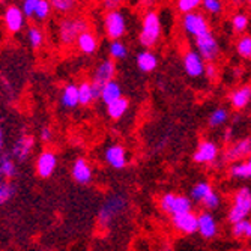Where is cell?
<instances>
[{
	"instance_id": "cell-1",
	"label": "cell",
	"mask_w": 251,
	"mask_h": 251,
	"mask_svg": "<svg viewBox=\"0 0 251 251\" xmlns=\"http://www.w3.org/2000/svg\"><path fill=\"white\" fill-rule=\"evenodd\" d=\"M89 29V21L81 15H68L63 17L57 25V36L62 45L71 47L78 39V36Z\"/></svg>"
},
{
	"instance_id": "cell-2",
	"label": "cell",
	"mask_w": 251,
	"mask_h": 251,
	"mask_svg": "<svg viewBox=\"0 0 251 251\" xmlns=\"http://www.w3.org/2000/svg\"><path fill=\"white\" fill-rule=\"evenodd\" d=\"M163 33V23L159 14L153 9L146 11L142 20V29L139 35V41L145 47V50H149L158 44L159 38Z\"/></svg>"
},
{
	"instance_id": "cell-3",
	"label": "cell",
	"mask_w": 251,
	"mask_h": 251,
	"mask_svg": "<svg viewBox=\"0 0 251 251\" xmlns=\"http://www.w3.org/2000/svg\"><path fill=\"white\" fill-rule=\"evenodd\" d=\"M126 199L119 194L110 196L104 203L98 212V223L101 227H108L118 215H121L126 209Z\"/></svg>"
},
{
	"instance_id": "cell-4",
	"label": "cell",
	"mask_w": 251,
	"mask_h": 251,
	"mask_svg": "<svg viewBox=\"0 0 251 251\" xmlns=\"http://www.w3.org/2000/svg\"><path fill=\"white\" fill-rule=\"evenodd\" d=\"M126 17L125 12L119 8L116 11H108L104 15V32L107 38L111 41H121L122 36L126 33Z\"/></svg>"
},
{
	"instance_id": "cell-5",
	"label": "cell",
	"mask_w": 251,
	"mask_h": 251,
	"mask_svg": "<svg viewBox=\"0 0 251 251\" xmlns=\"http://www.w3.org/2000/svg\"><path fill=\"white\" fill-rule=\"evenodd\" d=\"M251 214V190L248 187H242L238 190V193L233 197V206L229 212V223L235 224L242 220H247V217Z\"/></svg>"
},
{
	"instance_id": "cell-6",
	"label": "cell",
	"mask_w": 251,
	"mask_h": 251,
	"mask_svg": "<svg viewBox=\"0 0 251 251\" xmlns=\"http://www.w3.org/2000/svg\"><path fill=\"white\" fill-rule=\"evenodd\" d=\"M159 208L166 214L175 217L180 214H187L193 211V201L187 196H179L175 193H167L159 200Z\"/></svg>"
},
{
	"instance_id": "cell-7",
	"label": "cell",
	"mask_w": 251,
	"mask_h": 251,
	"mask_svg": "<svg viewBox=\"0 0 251 251\" xmlns=\"http://www.w3.org/2000/svg\"><path fill=\"white\" fill-rule=\"evenodd\" d=\"M194 42H196V51L200 54L203 62L214 63V60L220 54V45H218V41L215 39V36L209 32L206 35L196 38Z\"/></svg>"
},
{
	"instance_id": "cell-8",
	"label": "cell",
	"mask_w": 251,
	"mask_h": 251,
	"mask_svg": "<svg viewBox=\"0 0 251 251\" xmlns=\"http://www.w3.org/2000/svg\"><path fill=\"white\" fill-rule=\"evenodd\" d=\"M182 26H184V29L188 35L194 36V39L211 32L206 17L197 11L191 12V14H185L182 17Z\"/></svg>"
},
{
	"instance_id": "cell-9",
	"label": "cell",
	"mask_w": 251,
	"mask_h": 251,
	"mask_svg": "<svg viewBox=\"0 0 251 251\" xmlns=\"http://www.w3.org/2000/svg\"><path fill=\"white\" fill-rule=\"evenodd\" d=\"M56 167H57V155L50 149H44L38 155L36 163H35L36 175L42 179H47L54 173Z\"/></svg>"
},
{
	"instance_id": "cell-10",
	"label": "cell",
	"mask_w": 251,
	"mask_h": 251,
	"mask_svg": "<svg viewBox=\"0 0 251 251\" xmlns=\"http://www.w3.org/2000/svg\"><path fill=\"white\" fill-rule=\"evenodd\" d=\"M115 75H116V62L111 59H105L95 68L94 77L90 80V83H92V86H95L97 89L101 90V87L105 83L115 80Z\"/></svg>"
},
{
	"instance_id": "cell-11",
	"label": "cell",
	"mask_w": 251,
	"mask_h": 251,
	"mask_svg": "<svg viewBox=\"0 0 251 251\" xmlns=\"http://www.w3.org/2000/svg\"><path fill=\"white\" fill-rule=\"evenodd\" d=\"M33 148H35V139H33V137L27 135V134H23V135L18 137L17 142L14 143L11 156H12V159H15V161H18V163H25L29 159Z\"/></svg>"
},
{
	"instance_id": "cell-12",
	"label": "cell",
	"mask_w": 251,
	"mask_h": 251,
	"mask_svg": "<svg viewBox=\"0 0 251 251\" xmlns=\"http://www.w3.org/2000/svg\"><path fill=\"white\" fill-rule=\"evenodd\" d=\"M104 158H105V163L116 169V170H121L124 167H126L128 164V153H126V149L122 146V145H110L107 149H105V153H104Z\"/></svg>"
},
{
	"instance_id": "cell-13",
	"label": "cell",
	"mask_w": 251,
	"mask_h": 251,
	"mask_svg": "<svg viewBox=\"0 0 251 251\" xmlns=\"http://www.w3.org/2000/svg\"><path fill=\"white\" fill-rule=\"evenodd\" d=\"M3 21H5V26L11 33H18L23 27H25V23H26V17L23 15L21 8L18 5H9L5 9L3 14Z\"/></svg>"
},
{
	"instance_id": "cell-14",
	"label": "cell",
	"mask_w": 251,
	"mask_h": 251,
	"mask_svg": "<svg viewBox=\"0 0 251 251\" xmlns=\"http://www.w3.org/2000/svg\"><path fill=\"white\" fill-rule=\"evenodd\" d=\"M197 232L201 235L203 239H214L218 233V224L212 214L201 212L197 215Z\"/></svg>"
},
{
	"instance_id": "cell-15",
	"label": "cell",
	"mask_w": 251,
	"mask_h": 251,
	"mask_svg": "<svg viewBox=\"0 0 251 251\" xmlns=\"http://www.w3.org/2000/svg\"><path fill=\"white\" fill-rule=\"evenodd\" d=\"M71 176H73V179L77 182V184L86 185L94 177L92 166L89 164V161L86 158H77L74 161V164H73V169H71Z\"/></svg>"
},
{
	"instance_id": "cell-16",
	"label": "cell",
	"mask_w": 251,
	"mask_h": 251,
	"mask_svg": "<svg viewBox=\"0 0 251 251\" xmlns=\"http://www.w3.org/2000/svg\"><path fill=\"white\" fill-rule=\"evenodd\" d=\"M184 70L193 78H199L204 74V62L196 50H188L184 54Z\"/></svg>"
},
{
	"instance_id": "cell-17",
	"label": "cell",
	"mask_w": 251,
	"mask_h": 251,
	"mask_svg": "<svg viewBox=\"0 0 251 251\" xmlns=\"http://www.w3.org/2000/svg\"><path fill=\"white\" fill-rule=\"evenodd\" d=\"M172 223L175 229L180 233L193 235L197 232V214H194L193 211L172 217Z\"/></svg>"
},
{
	"instance_id": "cell-18",
	"label": "cell",
	"mask_w": 251,
	"mask_h": 251,
	"mask_svg": "<svg viewBox=\"0 0 251 251\" xmlns=\"http://www.w3.org/2000/svg\"><path fill=\"white\" fill-rule=\"evenodd\" d=\"M218 156V146L214 142L204 140L199 145L197 151L193 155V159L199 164H209L214 163Z\"/></svg>"
},
{
	"instance_id": "cell-19",
	"label": "cell",
	"mask_w": 251,
	"mask_h": 251,
	"mask_svg": "<svg viewBox=\"0 0 251 251\" xmlns=\"http://www.w3.org/2000/svg\"><path fill=\"white\" fill-rule=\"evenodd\" d=\"M75 45L83 54L90 56V54H94L98 50V38L92 30H87V32H84V33H81L78 36Z\"/></svg>"
},
{
	"instance_id": "cell-20",
	"label": "cell",
	"mask_w": 251,
	"mask_h": 251,
	"mask_svg": "<svg viewBox=\"0 0 251 251\" xmlns=\"http://www.w3.org/2000/svg\"><path fill=\"white\" fill-rule=\"evenodd\" d=\"M119 98H122V87L121 84L116 81V80H111L108 83H105L102 87H101V94H100V100L108 105L111 102L118 101Z\"/></svg>"
},
{
	"instance_id": "cell-21",
	"label": "cell",
	"mask_w": 251,
	"mask_h": 251,
	"mask_svg": "<svg viewBox=\"0 0 251 251\" xmlns=\"http://www.w3.org/2000/svg\"><path fill=\"white\" fill-rule=\"evenodd\" d=\"M250 155H251V139H244L232 145L226 152V158L229 161H238V159H242Z\"/></svg>"
},
{
	"instance_id": "cell-22",
	"label": "cell",
	"mask_w": 251,
	"mask_h": 251,
	"mask_svg": "<svg viewBox=\"0 0 251 251\" xmlns=\"http://www.w3.org/2000/svg\"><path fill=\"white\" fill-rule=\"evenodd\" d=\"M135 62H137V66H139V70L142 73H152L153 70H156V66H158V57L151 50L140 51L135 57Z\"/></svg>"
},
{
	"instance_id": "cell-23",
	"label": "cell",
	"mask_w": 251,
	"mask_h": 251,
	"mask_svg": "<svg viewBox=\"0 0 251 251\" xmlns=\"http://www.w3.org/2000/svg\"><path fill=\"white\" fill-rule=\"evenodd\" d=\"M60 104L63 108L68 110H73L78 105V90H77V84L70 83L66 84L62 89V94H60Z\"/></svg>"
},
{
	"instance_id": "cell-24",
	"label": "cell",
	"mask_w": 251,
	"mask_h": 251,
	"mask_svg": "<svg viewBox=\"0 0 251 251\" xmlns=\"http://www.w3.org/2000/svg\"><path fill=\"white\" fill-rule=\"evenodd\" d=\"M78 90V105H90L95 100L100 98V94L95 92V89L90 81H81L77 86Z\"/></svg>"
},
{
	"instance_id": "cell-25",
	"label": "cell",
	"mask_w": 251,
	"mask_h": 251,
	"mask_svg": "<svg viewBox=\"0 0 251 251\" xmlns=\"http://www.w3.org/2000/svg\"><path fill=\"white\" fill-rule=\"evenodd\" d=\"M128 108H129V101L122 97L118 101H115V102H111V104L107 105V115H108L110 119L118 121L122 116H125V113L128 111Z\"/></svg>"
},
{
	"instance_id": "cell-26",
	"label": "cell",
	"mask_w": 251,
	"mask_h": 251,
	"mask_svg": "<svg viewBox=\"0 0 251 251\" xmlns=\"http://www.w3.org/2000/svg\"><path fill=\"white\" fill-rule=\"evenodd\" d=\"M2 176L5 179H12L17 176V164L12 159V156L8 153L0 155V177Z\"/></svg>"
},
{
	"instance_id": "cell-27",
	"label": "cell",
	"mask_w": 251,
	"mask_h": 251,
	"mask_svg": "<svg viewBox=\"0 0 251 251\" xmlns=\"http://www.w3.org/2000/svg\"><path fill=\"white\" fill-rule=\"evenodd\" d=\"M251 100V86H242L232 95V105L236 110H242Z\"/></svg>"
},
{
	"instance_id": "cell-28",
	"label": "cell",
	"mask_w": 251,
	"mask_h": 251,
	"mask_svg": "<svg viewBox=\"0 0 251 251\" xmlns=\"http://www.w3.org/2000/svg\"><path fill=\"white\" fill-rule=\"evenodd\" d=\"M214 191L209 182H199L196 184L191 190H190V200L191 201H197V203H201L204 199L208 197V194Z\"/></svg>"
},
{
	"instance_id": "cell-29",
	"label": "cell",
	"mask_w": 251,
	"mask_h": 251,
	"mask_svg": "<svg viewBox=\"0 0 251 251\" xmlns=\"http://www.w3.org/2000/svg\"><path fill=\"white\" fill-rule=\"evenodd\" d=\"M232 235L236 239H251V221L247 218L232 224Z\"/></svg>"
},
{
	"instance_id": "cell-30",
	"label": "cell",
	"mask_w": 251,
	"mask_h": 251,
	"mask_svg": "<svg viewBox=\"0 0 251 251\" xmlns=\"http://www.w3.org/2000/svg\"><path fill=\"white\" fill-rule=\"evenodd\" d=\"M108 54L111 60H124L128 56V47L122 41H111L108 45Z\"/></svg>"
},
{
	"instance_id": "cell-31",
	"label": "cell",
	"mask_w": 251,
	"mask_h": 251,
	"mask_svg": "<svg viewBox=\"0 0 251 251\" xmlns=\"http://www.w3.org/2000/svg\"><path fill=\"white\" fill-rule=\"evenodd\" d=\"M51 5V9L56 11L57 14H62V15H70V12L74 11V8L77 6L75 2H73V0H51L50 2Z\"/></svg>"
},
{
	"instance_id": "cell-32",
	"label": "cell",
	"mask_w": 251,
	"mask_h": 251,
	"mask_svg": "<svg viewBox=\"0 0 251 251\" xmlns=\"http://www.w3.org/2000/svg\"><path fill=\"white\" fill-rule=\"evenodd\" d=\"M27 39H29V44L32 45V49L39 50L42 45H44V39H45L42 29H39L38 26L29 27V30H27Z\"/></svg>"
},
{
	"instance_id": "cell-33",
	"label": "cell",
	"mask_w": 251,
	"mask_h": 251,
	"mask_svg": "<svg viewBox=\"0 0 251 251\" xmlns=\"http://www.w3.org/2000/svg\"><path fill=\"white\" fill-rule=\"evenodd\" d=\"M51 5L47 0H36V6H35V15L33 18L39 20V21H44L47 20L51 14Z\"/></svg>"
},
{
	"instance_id": "cell-34",
	"label": "cell",
	"mask_w": 251,
	"mask_h": 251,
	"mask_svg": "<svg viewBox=\"0 0 251 251\" xmlns=\"http://www.w3.org/2000/svg\"><path fill=\"white\" fill-rule=\"evenodd\" d=\"M227 119H229V111H227L226 108L220 107L217 110H214L211 113V116H209V126L212 128H217V126H221Z\"/></svg>"
},
{
	"instance_id": "cell-35",
	"label": "cell",
	"mask_w": 251,
	"mask_h": 251,
	"mask_svg": "<svg viewBox=\"0 0 251 251\" xmlns=\"http://www.w3.org/2000/svg\"><path fill=\"white\" fill-rule=\"evenodd\" d=\"M176 6H177L179 12L185 15V14L196 12V9H199L201 6V0H179Z\"/></svg>"
},
{
	"instance_id": "cell-36",
	"label": "cell",
	"mask_w": 251,
	"mask_h": 251,
	"mask_svg": "<svg viewBox=\"0 0 251 251\" xmlns=\"http://www.w3.org/2000/svg\"><path fill=\"white\" fill-rule=\"evenodd\" d=\"M230 175L235 179H248L251 177V163L236 164L230 169Z\"/></svg>"
},
{
	"instance_id": "cell-37",
	"label": "cell",
	"mask_w": 251,
	"mask_h": 251,
	"mask_svg": "<svg viewBox=\"0 0 251 251\" xmlns=\"http://www.w3.org/2000/svg\"><path fill=\"white\" fill-rule=\"evenodd\" d=\"M236 50L244 59H251V36H242L236 44Z\"/></svg>"
},
{
	"instance_id": "cell-38",
	"label": "cell",
	"mask_w": 251,
	"mask_h": 251,
	"mask_svg": "<svg viewBox=\"0 0 251 251\" xmlns=\"http://www.w3.org/2000/svg\"><path fill=\"white\" fill-rule=\"evenodd\" d=\"M201 204L204 206V209H206V212L214 211V209H217V208L220 206V204H221V197H220L215 191H211V193L208 194V197L201 201Z\"/></svg>"
},
{
	"instance_id": "cell-39",
	"label": "cell",
	"mask_w": 251,
	"mask_h": 251,
	"mask_svg": "<svg viewBox=\"0 0 251 251\" xmlns=\"http://www.w3.org/2000/svg\"><path fill=\"white\" fill-rule=\"evenodd\" d=\"M15 194V187L11 185L9 182H0V204L8 201Z\"/></svg>"
},
{
	"instance_id": "cell-40",
	"label": "cell",
	"mask_w": 251,
	"mask_h": 251,
	"mask_svg": "<svg viewBox=\"0 0 251 251\" xmlns=\"http://www.w3.org/2000/svg\"><path fill=\"white\" fill-rule=\"evenodd\" d=\"M201 8L209 14H220L223 11V3L218 0H201Z\"/></svg>"
},
{
	"instance_id": "cell-41",
	"label": "cell",
	"mask_w": 251,
	"mask_h": 251,
	"mask_svg": "<svg viewBox=\"0 0 251 251\" xmlns=\"http://www.w3.org/2000/svg\"><path fill=\"white\" fill-rule=\"evenodd\" d=\"M232 25L236 32H244L248 26V17L245 14H236L232 20Z\"/></svg>"
},
{
	"instance_id": "cell-42",
	"label": "cell",
	"mask_w": 251,
	"mask_h": 251,
	"mask_svg": "<svg viewBox=\"0 0 251 251\" xmlns=\"http://www.w3.org/2000/svg\"><path fill=\"white\" fill-rule=\"evenodd\" d=\"M35 6H36V0H25L21 3V12L26 18H33L35 15Z\"/></svg>"
},
{
	"instance_id": "cell-43",
	"label": "cell",
	"mask_w": 251,
	"mask_h": 251,
	"mask_svg": "<svg viewBox=\"0 0 251 251\" xmlns=\"http://www.w3.org/2000/svg\"><path fill=\"white\" fill-rule=\"evenodd\" d=\"M39 139H41V142H44V143H50L51 139H53V129H51L50 126H44V128L41 129V132H39Z\"/></svg>"
},
{
	"instance_id": "cell-44",
	"label": "cell",
	"mask_w": 251,
	"mask_h": 251,
	"mask_svg": "<svg viewBox=\"0 0 251 251\" xmlns=\"http://www.w3.org/2000/svg\"><path fill=\"white\" fill-rule=\"evenodd\" d=\"M204 74H206V77L209 80H215V77H217V68H215V65L214 63H206V65H204Z\"/></svg>"
},
{
	"instance_id": "cell-45",
	"label": "cell",
	"mask_w": 251,
	"mask_h": 251,
	"mask_svg": "<svg viewBox=\"0 0 251 251\" xmlns=\"http://www.w3.org/2000/svg\"><path fill=\"white\" fill-rule=\"evenodd\" d=\"M102 5H104V8H105L107 12H108V11H116V9H119L121 2H119V0H105V2H104Z\"/></svg>"
},
{
	"instance_id": "cell-46",
	"label": "cell",
	"mask_w": 251,
	"mask_h": 251,
	"mask_svg": "<svg viewBox=\"0 0 251 251\" xmlns=\"http://www.w3.org/2000/svg\"><path fill=\"white\" fill-rule=\"evenodd\" d=\"M3 146H5V134H3L2 125H0V155L3 153Z\"/></svg>"
},
{
	"instance_id": "cell-47",
	"label": "cell",
	"mask_w": 251,
	"mask_h": 251,
	"mask_svg": "<svg viewBox=\"0 0 251 251\" xmlns=\"http://www.w3.org/2000/svg\"><path fill=\"white\" fill-rule=\"evenodd\" d=\"M230 139H232V129H227L226 134H224V142H226V143H229Z\"/></svg>"
},
{
	"instance_id": "cell-48",
	"label": "cell",
	"mask_w": 251,
	"mask_h": 251,
	"mask_svg": "<svg viewBox=\"0 0 251 251\" xmlns=\"http://www.w3.org/2000/svg\"><path fill=\"white\" fill-rule=\"evenodd\" d=\"M248 163H251V155H250V158H248Z\"/></svg>"
},
{
	"instance_id": "cell-49",
	"label": "cell",
	"mask_w": 251,
	"mask_h": 251,
	"mask_svg": "<svg viewBox=\"0 0 251 251\" xmlns=\"http://www.w3.org/2000/svg\"><path fill=\"white\" fill-rule=\"evenodd\" d=\"M242 251H250V250H242Z\"/></svg>"
},
{
	"instance_id": "cell-50",
	"label": "cell",
	"mask_w": 251,
	"mask_h": 251,
	"mask_svg": "<svg viewBox=\"0 0 251 251\" xmlns=\"http://www.w3.org/2000/svg\"><path fill=\"white\" fill-rule=\"evenodd\" d=\"M0 182H2V179H0Z\"/></svg>"
}]
</instances>
